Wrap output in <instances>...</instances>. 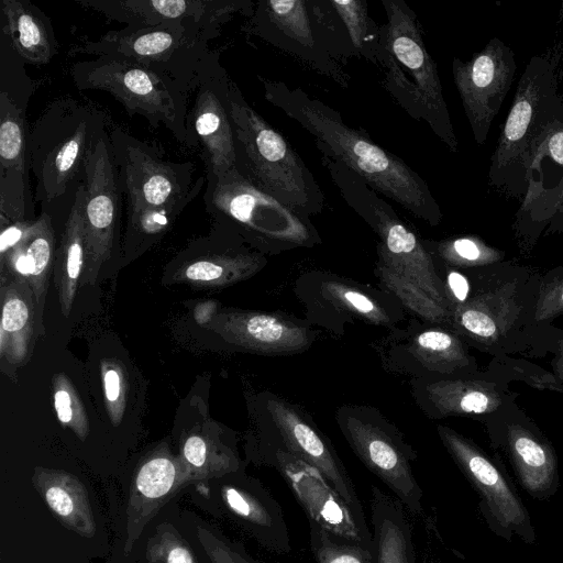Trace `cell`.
<instances>
[{
	"instance_id": "4",
	"label": "cell",
	"mask_w": 563,
	"mask_h": 563,
	"mask_svg": "<svg viewBox=\"0 0 563 563\" xmlns=\"http://www.w3.org/2000/svg\"><path fill=\"white\" fill-rule=\"evenodd\" d=\"M558 89L554 63L543 56L531 57L492 155L489 184L501 194L523 199L531 154L553 129L563 124V97Z\"/></svg>"
},
{
	"instance_id": "22",
	"label": "cell",
	"mask_w": 563,
	"mask_h": 563,
	"mask_svg": "<svg viewBox=\"0 0 563 563\" xmlns=\"http://www.w3.org/2000/svg\"><path fill=\"white\" fill-rule=\"evenodd\" d=\"M410 390L417 406L430 419L466 416L481 419L516 398L509 383L488 369L412 377Z\"/></svg>"
},
{
	"instance_id": "16",
	"label": "cell",
	"mask_w": 563,
	"mask_h": 563,
	"mask_svg": "<svg viewBox=\"0 0 563 563\" xmlns=\"http://www.w3.org/2000/svg\"><path fill=\"white\" fill-rule=\"evenodd\" d=\"M229 81L219 52L210 51L194 82V100L188 107L186 119L187 145L200 144L206 179L221 176L236 167Z\"/></svg>"
},
{
	"instance_id": "2",
	"label": "cell",
	"mask_w": 563,
	"mask_h": 563,
	"mask_svg": "<svg viewBox=\"0 0 563 563\" xmlns=\"http://www.w3.org/2000/svg\"><path fill=\"white\" fill-rule=\"evenodd\" d=\"M463 271L471 290L452 308L450 329L492 357L529 355L539 332L534 314L541 274L507 261Z\"/></svg>"
},
{
	"instance_id": "37",
	"label": "cell",
	"mask_w": 563,
	"mask_h": 563,
	"mask_svg": "<svg viewBox=\"0 0 563 563\" xmlns=\"http://www.w3.org/2000/svg\"><path fill=\"white\" fill-rule=\"evenodd\" d=\"M180 457L191 483L210 481L243 471L238 453L231 446L209 434L191 433L180 446Z\"/></svg>"
},
{
	"instance_id": "47",
	"label": "cell",
	"mask_w": 563,
	"mask_h": 563,
	"mask_svg": "<svg viewBox=\"0 0 563 563\" xmlns=\"http://www.w3.org/2000/svg\"><path fill=\"white\" fill-rule=\"evenodd\" d=\"M107 412L113 426H119L126 406V379L117 360H103L100 366Z\"/></svg>"
},
{
	"instance_id": "51",
	"label": "cell",
	"mask_w": 563,
	"mask_h": 563,
	"mask_svg": "<svg viewBox=\"0 0 563 563\" xmlns=\"http://www.w3.org/2000/svg\"><path fill=\"white\" fill-rule=\"evenodd\" d=\"M217 303L207 301L197 306L195 310V319L199 324L206 325L217 313Z\"/></svg>"
},
{
	"instance_id": "12",
	"label": "cell",
	"mask_w": 563,
	"mask_h": 563,
	"mask_svg": "<svg viewBox=\"0 0 563 563\" xmlns=\"http://www.w3.org/2000/svg\"><path fill=\"white\" fill-rule=\"evenodd\" d=\"M262 435L314 466L351 508L360 528L373 536L356 488L330 439L300 407L271 393L260 398Z\"/></svg>"
},
{
	"instance_id": "9",
	"label": "cell",
	"mask_w": 563,
	"mask_h": 563,
	"mask_svg": "<svg viewBox=\"0 0 563 563\" xmlns=\"http://www.w3.org/2000/svg\"><path fill=\"white\" fill-rule=\"evenodd\" d=\"M220 31L194 22L109 31L97 41L84 40L76 53L131 58L174 78L188 93L210 53L209 41Z\"/></svg>"
},
{
	"instance_id": "15",
	"label": "cell",
	"mask_w": 563,
	"mask_h": 563,
	"mask_svg": "<svg viewBox=\"0 0 563 563\" xmlns=\"http://www.w3.org/2000/svg\"><path fill=\"white\" fill-rule=\"evenodd\" d=\"M84 220L87 260L80 286L93 285L117 246L123 192L110 134L104 128L95 137L84 163Z\"/></svg>"
},
{
	"instance_id": "34",
	"label": "cell",
	"mask_w": 563,
	"mask_h": 563,
	"mask_svg": "<svg viewBox=\"0 0 563 563\" xmlns=\"http://www.w3.org/2000/svg\"><path fill=\"white\" fill-rule=\"evenodd\" d=\"M307 4L303 0L261 1L247 27L258 36L280 35L288 44L299 45L301 58L320 64L322 48L313 34Z\"/></svg>"
},
{
	"instance_id": "8",
	"label": "cell",
	"mask_w": 563,
	"mask_h": 563,
	"mask_svg": "<svg viewBox=\"0 0 563 563\" xmlns=\"http://www.w3.org/2000/svg\"><path fill=\"white\" fill-rule=\"evenodd\" d=\"M202 199L221 227L233 228L262 245L278 250L312 245L318 240L309 217L278 201L236 168L206 179Z\"/></svg>"
},
{
	"instance_id": "48",
	"label": "cell",
	"mask_w": 563,
	"mask_h": 563,
	"mask_svg": "<svg viewBox=\"0 0 563 563\" xmlns=\"http://www.w3.org/2000/svg\"><path fill=\"white\" fill-rule=\"evenodd\" d=\"M196 533L210 563H262L252 558L241 544L232 542L208 525H198Z\"/></svg>"
},
{
	"instance_id": "26",
	"label": "cell",
	"mask_w": 563,
	"mask_h": 563,
	"mask_svg": "<svg viewBox=\"0 0 563 563\" xmlns=\"http://www.w3.org/2000/svg\"><path fill=\"white\" fill-rule=\"evenodd\" d=\"M131 27L194 22L220 31L234 13L252 14L249 0H75Z\"/></svg>"
},
{
	"instance_id": "31",
	"label": "cell",
	"mask_w": 563,
	"mask_h": 563,
	"mask_svg": "<svg viewBox=\"0 0 563 563\" xmlns=\"http://www.w3.org/2000/svg\"><path fill=\"white\" fill-rule=\"evenodd\" d=\"M369 506L376 563H419L404 504L372 486Z\"/></svg>"
},
{
	"instance_id": "21",
	"label": "cell",
	"mask_w": 563,
	"mask_h": 563,
	"mask_svg": "<svg viewBox=\"0 0 563 563\" xmlns=\"http://www.w3.org/2000/svg\"><path fill=\"white\" fill-rule=\"evenodd\" d=\"M214 510L229 518L266 550L277 554L291 551L288 526L279 503L256 478L243 471L206 484Z\"/></svg>"
},
{
	"instance_id": "11",
	"label": "cell",
	"mask_w": 563,
	"mask_h": 563,
	"mask_svg": "<svg viewBox=\"0 0 563 563\" xmlns=\"http://www.w3.org/2000/svg\"><path fill=\"white\" fill-rule=\"evenodd\" d=\"M438 435L464 477L479 496V509L488 528L511 541L514 536L533 544L537 534L531 517L499 460H494L475 442L444 424Z\"/></svg>"
},
{
	"instance_id": "40",
	"label": "cell",
	"mask_w": 563,
	"mask_h": 563,
	"mask_svg": "<svg viewBox=\"0 0 563 563\" xmlns=\"http://www.w3.org/2000/svg\"><path fill=\"white\" fill-rule=\"evenodd\" d=\"M430 252L449 267L468 269L505 261V252L476 235H463L439 242L424 241Z\"/></svg>"
},
{
	"instance_id": "44",
	"label": "cell",
	"mask_w": 563,
	"mask_h": 563,
	"mask_svg": "<svg viewBox=\"0 0 563 563\" xmlns=\"http://www.w3.org/2000/svg\"><path fill=\"white\" fill-rule=\"evenodd\" d=\"M145 563H199L186 539L170 523L156 527L145 547Z\"/></svg>"
},
{
	"instance_id": "35",
	"label": "cell",
	"mask_w": 563,
	"mask_h": 563,
	"mask_svg": "<svg viewBox=\"0 0 563 563\" xmlns=\"http://www.w3.org/2000/svg\"><path fill=\"white\" fill-rule=\"evenodd\" d=\"M2 312L0 355L10 364L26 361L35 330V301L27 282L10 280L1 285Z\"/></svg>"
},
{
	"instance_id": "18",
	"label": "cell",
	"mask_w": 563,
	"mask_h": 563,
	"mask_svg": "<svg viewBox=\"0 0 563 563\" xmlns=\"http://www.w3.org/2000/svg\"><path fill=\"white\" fill-rule=\"evenodd\" d=\"M252 449L254 462L280 474L309 520L336 536L374 548L373 536L360 528L351 508L314 466L262 434Z\"/></svg>"
},
{
	"instance_id": "25",
	"label": "cell",
	"mask_w": 563,
	"mask_h": 563,
	"mask_svg": "<svg viewBox=\"0 0 563 563\" xmlns=\"http://www.w3.org/2000/svg\"><path fill=\"white\" fill-rule=\"evenodd\" d=\"M526 187L514 228L522 247L529 250L563 199V124L553 129L531 154Z\"/></svg>"
},
{
	"instance_id": "27",
	"label": "cell",
	"mask_w": 563,
	"mask_h": 563,
	"mask_svg": "<svg viewBox=\"0 0 563 563\" xmlns=\"http://www.w3.org/2000/svg\"><path fill=\"white\" fill-rule=\"evenodd\" d=\"M30 128L24 108L0 92V221L34 220L29 172Z\"/></svg>"
},
{
	"instance_id": "38",
	"label": "cell",
	"mask_w": 563,
	"mask_h": 563,
	"mask_svg": "<svg viewBox=\"0 0 563 563\" xmlns=\"http://www.w3.org/2000/svg\"><path fill=\"white\" fill-rule=\"evenodd\" d=\"M24 245L31 265L29 278L34 301L38 306L40 317L45 300L48 276L54 266L56 238L51 216L43 211L37 216L24 239Z\"/></svg>"
},
{
	"instance_id": "41",
	"label": "cell",
	"mask_w": 563,
	"mask_h": 563,
	"mask_svg": "<svg viewBox=\"0 0 563 563\" xmlns=\"http://www.w3.org/2000/svg\"><path fill=\"white\" fill-rule=\"evenodd\" d=\"M344 23L354 48L369 60L379 62L382 56L380 26L368 16L367 4L363 0L330 1Z\"/></svg>"
},
{
	"instance_id": "39",
	"label": "cell",
	"mask_w": 563,
	"mask_h": 563,
	"mask_svg": "<svg viewBox=\"0 0 563 563\" xmlns=\"http://www.w3.org/2000/svg\"><path fill=\"white\" fill-rule=\"evenodd\" d=\"M375 275L382 289L395 296L404 309L416 314L421 321L450 328L451 311L423 289L378 261Z\"/></svg>"
},
{
	"instance_id": "13",
	"label": "cell",
	"mask_w": 563,
	"mask_h": 563,
	"mask_svg": "<svg viewBox=\"0 0 563 563\" xmlns=\"http://www.w3.org/2000/svg\"><path fill=\"white\" fill-rule=\"evenodd\" d=\"M294 290L306 309L307 322L335 334L344 333L346 323L390 328L404 319V307L391 294L331 273H305Z\"/></svg>"
},
{
	"instance_id": "5",
	"label": "cell",
	"mask_w": 563,
	"mask_h": 563,
	"mask_svg": "<svg viewBox=\"0 0 563 563\" xmlns=\"http://www.w3.org/2000/svg\"><path fill=\"white\" fill-rule=\"evenodd\" d=\"M70 75L79 90L107 91L130 117H143L153 129L164 125L178 142L188 144L189 93L170 76L118 55L77 62Z\"/></svg>"
},
{
	"instance_id": "23",
	"label": "cell",
	"mask_w": 563,
	"mask_h": 563,
	"mask_svg": "<svg viewBox=\"0 0 563 563\" xmlns=\"http://www.w3.org/2000/svg\"><path fill=\"white\" fill-rule=\"evenodd\" d=\"M389 339L383 360L391 371L412 377L479 371L468 344L448 327L413 321L406 331Z\"/></svg>"
},
{
	"instance_id": "42",
	"label": "cell",
	"mask_w": 563,
	"mask_h": 563,
	"mask_svg": "<svg viewBox=\"0 0 563 563\" xmlns=\"http://www.w3.org/2000/svg\"><path fill=\"white\" fill-rule=\"evenodd\" d=\"M310 547L317 563H376L374 548L336 536L309 520Z\"/></svg>"
},
{
	"instance_id": "46",
	"label": "cell",
	"mask_w": 563,
	"mask_h": 563,
	"mask_svg": "<svg viewBox=\"0 0 563 563\" xmlns=\"http://www.w3.org/2000/svg\"><path fill=\"white\" fill-rule=\"evenodd\" d=\"M563 314V265L554 267L541 275L534 314L538 329L552 324Z\"/></svg>"
},
{
	"instance_id": "7",
	"label": "cell",
	"mask_w": 563,
	"mask_h": 563,
	"mask_svg": "<svg viewBox=\"0 0 563 563\" xmlns=\"http://www.w3.org/2000/svg\"><path fill=\"white\" fill-rule=\"evenodd\" d=\"M322 163L346 203L378 235L377 261L412 282L451 311L445 284L435 264L437 257L424 241L361 176L331 157L323 156Z\"/></svg>"
},
{
	"instance_id": "33",
	"label": "cell",
	"mask_w": 563,
	"mask_h": 563,
	"mask_svg": "<svg viewBox=\"0 0 563 563\" xmlns=\"http://www.w3.org/2000/svg\"><path fill=\"white\" fill-rule=\"evenodd\" d=\"M266 258L234 247H208L184 263L174 282L198 287H223L246 279L266 265Z\"/></svg>"
},
{
	"instance_id": "17",
	"label": "cell",
	"mask_w": 563,
	"mask_h": 563,
	"mask_svg": "<svg viewBox=\"0 0 563 563\" xmlns=\"http://www.w3.org/2000/svg\"><path fill=\"white\" fill-rule=\"evenodd\" d=\"M478 420L492 448L508 460L520 486L532 498L545 500L556 493L560 479L555 450L516 400Z\"/></svg>"
},
{
	"instance_id": "10",
	"label": "cell",
	"mask_w": 563,
	"mask_h": 563,
	"mask_svg": "<svg viewBox=\"0 0 563 563\" xmlns=\"http://www.w3.org/2000/svg\"><path fill=\"white\" fill-rule=\"evenodd\" d=\"M343 438L361 460L413 515L422 512V489L412 464L417 452L377 408L343 405L335 411Z\"/></svg>"
},
{
	"instance_id": "52",
	"label": "cell",
	"mask_w": 563,
	"mask_h": 563,
	"mask_svg": "<svg viewBox=\"0 0 563 563\" xmlns=\"http://www.w3.org/2000/svg\"><path fill=\"white\" fill-rule=\"evenodd\" d=\"M544 232H545V234H554V233L563 234V199L560 202L558 209L555 210V212Z\"/></svg>"
},
{
	"instance_id": "30",
	"label": "cell",
	"mask_w": 563,
	"mask_h": 563,
	"mask_svg": "<svg viewBox=\"0 0 563 563\" xmlns=\"http://www.w3.org/2000/svg\"><path fill=\"white\" fill-rule=\"evenodd\" d=\"M3 33L14 52L32 65L47 64L57 53L51 19L29 0H2Z\"/></svg>"
},
{
	"instance_id": "3",
	"label": "cell",
	"mask_w": 563,
	"mask_h": 563,
	"mask_svg": "<svg viewBox=\"0 0 563 563\" xmlns=\"http://www.w3.org/2000/svg\"><path fill=\"white\" fill-rule=\"evenodd\" d=\"M229 99L236 169L278 201L309 217L323 207V195L297 152L245 100L230 78Z\"/></svg>"
},
{
	"instance_id": "1",
	"label": "cell",
	"mask_w": 563,
	"mask_h": 563,
	"mask_svg": "<svg viewBox=\"0 0 563 563\" xmlns=\"http://www.w3.org/2000/svg\"><path fill=\"white\" fill-rule=\"evenodd\" d=\"M260 80L265 99L313 135L324 156L340 162L430 225L442 221L443 214L427 183L401 158L349 126L339 112L302 89L263 77Z\"/></svg>"
},
{
	"instance_id": "49",
	"label": "cell",
	"mask_w": 563,
	"mask_h": 563,
	"mask_svg": "<svg viewBox=\"0 0 563 563\" xmlns=\"http://www.w3.org/2000/svg\"><path fill=\"white\" fill-rule=\"evenodd\" d=\"M529 355L539 357L551 355L552 373L563 383V329L552 324L540 329Z\"/></svg>"
},
{
	"instance_id": "32",
	"label": "cell",
	"mask_w": 563,
	"mask_h": 563,
	"mask_svg": "<svg viewBox=\"0 0 563 563\" xmlns=\"http://www.w3.org/2000/svg\"><path fill=\"white\" fill-rule=\"evenodd\" d=\"M85 186L80 183L65 223L54 260V277L62 313L70 314L74 298L85 271L87 241L84 220Z\"/></svg>"
},
{
	"instance_id": "14",
	"label": "cell",
	"mask_w": 563,
	"mask_h": 563,
	"mask_svg": "<svg viewBox=\"0 0 563 563\" xmlns=\"http://www.w3.org/2000/svg\"><path fill=\"white\" fill-rule=\"evenodd\" d=\"M387 24L380 26V44L410 73L418 119L422 118L452 152L459 151L435 62L427 51L417 16L404 0H382Z\"/></svg>"
},
{
	"instance_id": "43",
	"label": "cell",
	"mask_w": 563,
	"mask_h": 563,
	"mask_svg": "<svg viewBox=\"0 0 563 563\" xmlns=\"http://www.w3.org/2000/svg\"><path fill=\"white\" fill-rule=\"evenodd\" d=\"M486 369L503 377L508 383L520 380L533 388L558 391L563 395V383L552 372L520 357H493Z\"/></svg>"
},
{
	"instance_id": "20",
	"label": "cell",
	"mask_w": 563,
	"mask_h": 563,
	"mask_svg": "<svg viewBox=\"0 0 563 563\" xmlns=\"http://www.w3.org/2000/svg\"><path fill=\"white\" fill-rule=\"evenodd\" d=\"M512 49L493 37L471 60H452L453 80L478 145L485 144L493 120L511 87L516 73Z\"/></svg>"
},
{
	"instance_id": "29",
	"label": "cell",
	"mask_w": 563,
	"mask_h": 563,
	"mask_svg": "<svg viewBox=\"0 0 563 563\" xmlns=\"http://www.w3.org/2000/svg\"><path fill=\"white\" fill-rule=\"evenodd\" d=\"M32 482L51 512L68 529L91 538L96 521L84 484L65 471L36 467Z\"/></svg>"
},
{
	"instance_id": "45",
	"label": "cell",
	"mask_w": 563,
	"mask_h": 563,
	"mask_svg": "<svg viewBox=\"0 0 563 563\" xmlns=\"http://www.w3.org/2000/svg\"><path fill=\"white\" fill-rule=\"evenodd\" d=\"M53 391L58 421L84 441L89 434L88 417L76 389L64 373L54 377Z\"/></svg>"
},
{
	"instance_id": "6",
	"label": "cell",
	"mask_w": 563,
	"mask_h": 563,
	"mask_svg": "<svg viewBox=\"0 0 563 563\" xmlns=\"http://www.w3.org/2000/svg\"><path fill=\"white\" fill-rule=\"evenodd\" d=\"M107 124L103 112L71 97H62L47 104L30 128L35 201L49 203L66 194L82 172L95 137Z\"/></svg>"
},
{
	"instance_id": "19",
	"label": "cell",
	"mask_w": 563,
	"mask_h": 563,
	"mask_svg": "<svg viewBox=\"0 0 563 563\" xmlns=\"http://www.w3.org/2000/svg\"><path fill=\"white\" fill-rule=\"evenodd\" d=\"M109 134L126 209L163 206L192 187L191 162L166 161L157 147L121 128Z\"/></svg>"
},
{
	"instance_id": "50",
	"label": "cell",
	"mask_w": 563,
	"mask_h": 563,
	"mask_svg": "<svg viewBox=\"0 0 563 563\" xmlns=\"http://www.w3.org/2000/svg\"><path fill=\"white\" fill-rule=\"evenodd\" d=\"M446 266V265H445ZM445 277H442L445 284L446 292L452 308L463 303L471 290L470 278L463 269L446 266Z\"/></svg>"
},
{
	"instance_id": "24",
	"label": "cell",
	"mask_w": 563,
	"mask_h": 563,
	"mask_svg": "<svg viewBox=\"0 0 563 563\" xmlns=\"http://www.w3.org/2000/svg\"><path fill=\"white\" fill-rule=\"evenodd\" d=\"M205 327L234 347L263 355L297 354L317 338L308 322L277 312L223 310Z\"/></svg>"
},
{
	"instance_id": "28",
	"label": "cell",
	"mask_w": 563,
	"mask_h": 563,
	"mask_svg": "<svg viewBox=\"0 0 563 563\" xmlns=\"http://www.w3.org/2000/svg\"><path fill=\"white\" fill-rule=\"evenodd\" d=\"M191 484L180 455L168 448L154 450L136 467L125 510L124 553L128 555L146 525L180 489Z\"/></svg>"
},
{
	"instance_id": "36",
	"label": "cell",
	"mask_w": 563,
	"mask_h": 563,
	"mask_svg": "<svg viewBox=\"0 0 563 563\" xmlns=\"http://www.w3.org/2000/svg\"><path fill=\"white\" fill-rule=\"evenodd\" d=\"M205 186L206 177L200 176L188 192L170 202L158 207L126 209L125 253L137 254L162 238Z\"/></svg>"
}]
</instances>
